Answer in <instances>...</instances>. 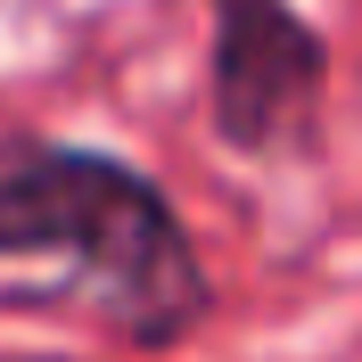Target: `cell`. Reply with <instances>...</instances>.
Masks as SVG:
<instances>
[{"instance_id":"6da1fadb","label":"cell","mask_w":362,"mask_h":362,"mask_svg":"<svg viewBox=\"0 0 362 362\" xmlns=\"http://www.w3.org/2000/svg\"><path fill=\"white\" fill-rule=\"evenodd\" d=\"M0 264H58L124 346H181L214 288L173 198L140 165L74 140H0Z\"/></svg>"},{"instance_id":"7a4b0ae2","label":"cell","mask_w":362,"mask_h":362,"mask_svg":"<svg viewBox=\"0 0 362 362\" xmlns=\"http://www.w3.org/2000/svg\"><path fill=\"white\" fill-rule=\"evenodd\" d=\"M214 132L239 157H272L313 124L329 49L296 0H214Z\"/></svg>"}]
</instances>
